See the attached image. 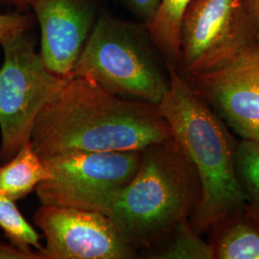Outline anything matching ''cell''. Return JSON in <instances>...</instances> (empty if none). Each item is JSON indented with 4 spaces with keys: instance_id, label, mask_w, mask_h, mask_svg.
I'll return each instance as SVG.
<instances>
[{
    "instance_id": "obj_1",
    "label": "cell",
    "mask_w": 259,
    "mask_h": 259,
    "mask_svg": "<svg viewBox=\"0 0 259 259\" xmlns=\"http://www.w3.org/2000/svg\"><path fill=\"white\" fill-rule=\"evenodd\" d=\"M171 137L156 105L117 96L81 75L69 78L40 111L31 143L44 158L70 151H143Z\"/></svg>"
},
{
    "instance_id": "obj_2",
    "label": "cell",
    "mask_w": 259,
    "mask_h": 259,
    "mask_svg": "<svg viewBox=\"0 0 259 259\" xmlns=\"http://www.w3.org/2000/svg\"><path fill=\"white\" fill-rule=\"evenodd\" d=\"M166 65L169 87L157 110L197 171L201 199L189 222L203 234L245 210L246 198L235 165L239 140L175 66Z\"/></svg>"
},
{
    "instance_id": "obj_3",
    "label": "cell",
    "mask_w": 259,
    "mask_h": 259,
    "mask_svg": "<svg viewBox=\"0 0 259 259\" xmlns=\"http://www.w3.org/2000/svg\"><path fill=\"white\" fill-rule=\"evenodd\" d=\"M200 199L194 165L171 137L142 151L139 171L107 216L135 250L147 252L190 218Z\"/></svg>"
},
{
    "instance_id": "obj_4",
    "label": "cell",
    "mask_w": 259,
    "mask_h": 259,
    "mask_svg": "<svg viewBox=\"0 0 259 259\" xmlns=\"http://www.w3.org/2000/svg\"><path fill=\"white\" fill-rule=\"evenodd\" d=\"M89 75L105 90L157 106L169 87L166 62L143 23L101 13L70 78Z\"/></svg>"
},
{
    "instance_id": "obj_5",
    "label": "cell",
    "mask_w": 259,
    "mask_h": 259,
    "mask_svg": "<svg viewBox=\"0 0 259 259\" xmlns=\"http://www.w3.org/2000/svg\"><path fill=\"white\" fill-rule=\"evenodd\" d=\"M142 151H70L44 157L51 176L36 193L41 204L74 207L108 215L139 171Z\"/></svg>"
},
{
    "instance_id": "obj_6",
    "label": "cell",
    "mask_w": 259,
    "mask_h": 259,
    "mask_svg": "<svg viewBox=\"0 0 259 259\" xmlns=\"http://www.w3.org/2000/svg\"><path fill=\"white\" fill-rule=\"evenodd\" d=\"M0 46L4 54L0 66V159L6 161L31 140L38 114L68 79L47 68L29 32Z\"/></svg>"
},
{
    "instance_id": "obj_7",
    "label": "cell",
    "mask_w": 259,
    "mask_h": 259,
    "mask_svg": "<svg viewBox=\"0 0 259 259\" xmlns=\"http://www.w3.org/2000/svg\"><path fill=\"white\" fill-rule=\"evenodd\" d=\"M258 44L245 0H191L181 23L176 70L185 79L227 65Z\"/></svg>"
},
{
    "instance_id": "obj_8",
    "label": "cell",
    "mask_w": 259,
    "mask_h": 259,
    "mask_svg": "<svg viewBox=\"0 0 259 259\" xmlns=\"http://www.w3.org/2000/svg\"><path fill=\"white\" fill-rule=\"evenodd\" d=\"M34 222L46 237L45 259H132L139 255L104 213L41 204Z\"/></svg>"
},
{
    "instance_id": "obj_9",
    "label": "cell",
    "mask_w": 259,
    "mask_h": 259,
    "mask_svg": "<svg viewBox=\"0 0 259 259\" xmlns=\"http://www.w3.org/2000/svg\"><path fill=\"white\" fill-rule=\"evenodd\" d=\"M185 80L234 135L259 143V44L227 65Z\"/></svg>"
},
{
    "instance_id": "obj_10",
    "label": "cell",
    "mask_w": 259,
    "mask_h": 259,
    "mask_svg": "<svg viewBox=\"0 0 259 259\" xmlns=\"http://www.w3.org/2000/svg\"><path fill=\"white\" fill-rule=\"evenodd\" d=\"M47 68L69 79L98 19L97 0H37L33 6Z\"/></svg>"
},
{
    "instance_id": "obj_11",
    "label": "cell",
    "mask_w": 259,
    "mask_h": 259,
    "mask_svg": "<svg viewBox=\"0 0 259 259\" xmlns=\"http://www.w3.org/2000/svg\"><path fill=\"white\" fill-rule=\"evenodd\" d=\"M208 232L214 259H259V223L245 210L223 219Z\"/></svg>"
},
{
    "instance_id": "obj_12",
    "label": "cell",
    "mask_w": 259,
    "mask_h": 259,
    "mask_svg": "<svg viewBox=\"0 0 259 259\" xmlns=\"http://www.w3.org/2000/svg\"><path fill=\"white\" fill-rule=\"evenodd\" d=\"M50 176L42 158L29 140L7 163L0 166V195L14 202L18 201L30 194L41 181Z\"/></svg>"
},
{
    "instance_id": "obj_13",
    "label": "cell",
    "mask_w": 259,
    "mask_h": 259,
    "mask_svg": "<svg viewBox=\"0 0 259 259\" xmlns=\"http://www.w3.org/2000/svg\"><path fill=\"white\" fill-rule=\"evenodd\" d=\"M191 0H160L153 19L144 24L165 62L176 67L180 60L181 23Z\"/></svg>"
},
{
    "instance_id": "obj_14",
    "label": "cell",
    "mask_w": 259,
    "mask_h": 259,
    "mask_svg": "<svg viewBox=\"0 0 259 259\" xmlns=\"http://www.w3.org/2000/svg\"><path fill=\"white\" fill-rule=\"evenodd\" d=\"M147 258L214 259L209 242L192 228L189 219L178 225L159 246L144 253Z\"/></svg>"
},
{
    "instance_id": "obj_15",
    "label": "cell",
    "mask_w": 259,
    "mask_h": 259,
    "mask_svg": "<svg viewBox=\"0 0 259 259\" xmlns=\"http://www.w3.org/2000/svg\"><path fill=\"white\" fill-rule=\"evenodd\" d=\"M235 165L246 198L245 212L259 223V143L239 140Z\"/></svg>"
},
{
    "instance_id": "obj_16",
    "label": "cell",
    "mask_w": 259,
    "mask_h": 259,
    "mask_svg": "<svg viewBox=\"0 0 259 259\" xmlns=\"http://www.w3.org/2000/svg\"><path fill=\"white\" fill-rule=\"evenodd\" d=\"M0 229L11 243L22 249L35 248L41 253L44 247L40 245L35 229L26 221L14 201L0 195Z\"/></svg>"
},
{
    "instance_id": "obj_17",
    "label": "cell",
    "mask_w": 259,
    "mask_h": 259,
    "mask_svg": "<svg viewBox=\"0 0 259 259\" xmlns=\"http://www.w3.org/2000/svg\"><path fill=\"white\" fill-rule=\"evenodd\" d=\"M35 21V16L30 12L15 11L0 14V44L10 37L29 32Z\"/></svg>"
},
{
    "instance_id": "obj_18",
    "label": "cell",
    "mask_w": 259,
    "mask_h": 259,
    "mask_svg": "<svg viewBox=\"0 0 259 259\" xmlns=\"http://www.w3.org/2000/svg\"><path fill=\"white\" fill-rule=\"evenodd\" d=\"M122 4L125 8L140 20L147 24L157 13L160 0H114Z\"/></svg>"
},
{
    "instance_id": "obj_19",
    "label": "cell",
    "mask_w": 259,
    "mask_h": 259,
    "mask_svg": "<svg viewBox=\"0 0 259 259\" xmlns=\"http://www.w3.org/2000/svg\"><path fill=\"white\" fill-rule=\"evenodd\" d=\"M0 259H45L39 250H25L14 245L0 242Z\"/></svg>"
},
{
    "instance_id": "obj_20",
    "label": "cell",
    "mask_w": 259,
    "mask_h": 259,
    "mask_svg": "<svg viewBox=\"0 0 259 259\" xmlns=\"http://www.w3.org/2000/svg\"><path fill=\"white\" fill-rule=\"evenodd\" d=\"M37 0H0V4L13 6L19 12H30Z\"/></svg>"
},
{
    "instance_id": "obj_21",
    "label": "cell",
    "mask_w": 259,
    "mask_h": 259,
    "mask_svg": "<svg viewBox=\"0 0 259 259\" xmlns=\"http://www.w3.org/2000/svg\"><path fill=\"white\" fill-rule=\"evenodd\" d=\"M247 6L250 10V15L254 21L255 27L257 30V37L259 44V0H245Z\"/></svg>"
}]
</instances>
